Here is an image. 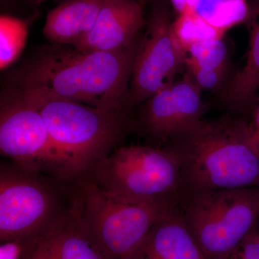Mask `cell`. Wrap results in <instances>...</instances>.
<instances>
[{
    "instance_id": "8",
    "label": "cell",
    "mask_w": 259,
    "mask_h": 259,
    "mask_svg": "<svg viewBox=\"0 0 259 259\" xmlns=\"http://www.w3.org/2000/svg\"><path fill=\"white\" fill-rule=\"evenodd\" d=\"M0 152L25 168L74 181L41 113L20 89L10 84L1 95Z\"/></svg>"
},
{
    "instance_id": "14",
    "label": "cell",
    "mask_w": 259,
    "mask_h": 259,
    "mask_svg": "<svg viewBox=\"0 0 259 259\" xmlns=\"http://www.w3.org/2000/svg\"><path fill=\"white\" fill-rule=\"evenodd\" d=\"M249 32V47L244 66L227 84L222 101L229 110L238 115L253 113L259 90V0L250 4L246 22Z\"/></svg>"
},
{
    "instance_id": "23",
    "label": "cell",
    "mask_w": 259,
    "mask_h": 259,
    "mask_svg": "<svg viewBox=\"0 0 259 259\" xmlns=\"http://www.w3.org/2000/svg\"><path fill=\"white\" fill-rule=\"evenodd\" d=\"M248 134L250 144L259 154V105L255 107L251 120L248 122Z\"/></svg>"
},
{
    "instance_id": "22",
    "label": "cell",
    "mask_w": 259,
    "mask_h": 259,
    "mask_svg": "<svg viewBox=\"0 0 259 259\" xmlns=\"http://www.w3.org/2000/svg\"><path fill=\"white\" fill-rule=\"evenodd\" d=\"M23 245L18 241L2 243L0 259H21Z\"/></svg>"
},
{
    "instance_id": "4",
    "label": "cell",
    "mask_w": 259,
    "mask_h": 259,
    "mask_svg": "<svg viewBox=\"0 0 259 259\" xmlns=\"http://www.w3.org/2000/svg\"><path fill=\"white\" fill-rule=\"evenodd\" d=\"M76 181L59 180L10 161L0 165V241L20 243L45 231L74 207Z\"/></svg>"
},
{
    "instance_id": "17",
    "label": "cell",
    "mask_w": 259,
    "mask_h": 259,
    "mask_svg": "<svg viewBox=\"0 0 259 259\" xmlns=\"http://www.w3.org/2000/svg\"><path fill=\"white\" fill-rule=\"evenodd\" d=\"M171 29L175 40L186 53L194 44L223 38L226 33L193 11H186L179 14L171 24Z\"/></svg>"
},
{
    "instance_id": "3",
    "label": "cell",
    "mask_w": 259,
    "mask_h": 259,
    "mask_svg": "<svg viewBox=\"0 0 259 259\" xmlns=\"http://www.w3.org/2000/svg\"><path fill=\"white\" fill-rule=\"evenodd\" d=\"M19 89L41 113L74 181L88 176L137 130L130 112L97 108L37 89Z\"/></svg>"
},
{
    "instance_id": "11",
    "label": "cell",
    "mask_w": 259,
    "mask_h": 259,
    "mask_svg": "<svg viewBox=\"0 0 259 259\" xmlns=\"http://www.w3.org/2000/svg\"><path fill=\"white\" fill-rule=\"evenodd\" d=\"M21 244V259H105L81 221L79 197L69 212Z\"/></svg>"
},
{
    "instance_id": "19",
    "label": "cell",
    "mask_w": 259,
    "mask_h": 259,
    "mask_svg": "<svg viewBox=\"0 0 259 259\" xmlns=\"http://www.w3.org/2000/svg\"><path fill=\"white\" fill-rule=\"evenodd\" d=\"M189 57L197 64L211 69H226L228 49L223 38L197 42L187 50Z\"/></svg>"
},
{
    "instance_id": "21",
    "label": "cell",
    "mask_w": 259,
    "mask_h": 259,
    "mask_svg": "<svg viewBox=\"0 0 259 259\" xmlns=\"http://www.w3.org/2000/svg\"><path fill=\"white\" fill-rule=\"evenodd\" d=\"M224 259H259V228L249 233Z\"/></svg>"
},
{
    "instance_id": "15",
    "label": "cell",
    "mask_w": 259,
    "mask_h": 259,
    "mask_svg": "<svg viewBox=\"0 0 259 259\" xmlns=\"http://www.w3.org/2000/svg\"><path fill=\"white\" fill-rule=\"evenodd\" d=\"M107 0H68L49 12L44 35L54 45L76 47L91 31Z\"/></svg>"
},
{
    "instance_id": "12",
    "label": "cell",
    "mask_w": 259,
    "mask_h": 259,
    "mask_svg": "<svg viewBox=\"0 0 259 259\" xmlns=\"http://www.w3.org/2000/svg\"><path fill=\"white\" fill-rule=\"evenodd\" d=\"M147 22L135 0H107L91 31L74 47L83 51L110 52L128 47Z\"/></svg>"
},
{
    "instance_id": "18",
    "label": "cell",
    "mask_w": 259,
    "mask_h": 259,
    "mask_svg": "<svg viewBox=\"0 0 259 259\" xmlns=\"http://www.w3.org/2000/svg\"><path fill=\"white\" fill-rule=\"evenodd\" d=\"M28 23L9 16L0 17V69L9 67L18 59L26 44Z\"/></svg>"
},
{
    "instance_id": "6",
    "label": "cell",
    "mask_w": 259,
    "mask_h": 259,
    "mask_svg": "<svg viewBox=\"0 0 259 259\" xmlns=\"http://www.w3.org/2000/svg\"><path fill=\"white\" fill-rule=\"evenodd\" d=\"M81 221L105 259H127L158 221L178 206L136 200L76 180Z\"/></svg>"
},
{
    "instance_id": "9",
    "label": "cell",
    "mask_w": 259,
    "mask_h": 259,
    "mask_svg": "<svg viewBox=\"0 0 259 259\" xmlns=\"http://www.w3.org/2000/svg\"><path fill=\"white\" fill-rule=\"evenodd\" d=\"M169 12L163 5L151 11L140 40L125 100V110L146 102L175 81L187 53L175 40Z\"/></svg>"
},
{
    "instance_id": "5",
    "label": "cell",
    "mask_w": 259,
    "mask_h": 259,
    "mask_svg": "<svg viewBox=\"0 0 259 259\" xmlns=\"http://www.w3.org/2000/svg\"><path fill=\"white\" fill-rule=\"evenodd\" d=\"M177 212L205 259H224L258 226L259 187L185 194Z\"/></svg>"
},
{
    "instance_id": "13",
    "label": "cell",
    "mask_w": 259,
    "mask_h": 259,
    "mask_svg": "<svg viewBox=\"0 0 259 259\" xmlns=\"http://www.w3.org/2000/svg\"><path fill=\"white\" fill-rule=\"evenodd\" d=\"M127 259H205L177 209L158 221Z\"/></svg>"
},
{
    "instance_id": "25",
    "label": "cell",
    "mask_w": 259,
    "mask_h": 259,
    "mask_svg": "<svg viewBox=\"0 0 259 259\" xmlns=\"http://www.w3.org/2000/svg\"><path fill=\"white\" fill-rule=\"evenodd\" d=\"M35 1L36 4L39 5L42 3V2L46 1V0H35Z\"/></svg>"
},
{
    "instance_id": "7",
    "label": "cell",
    "mask_w": 259,
    "mask_h": 259,
    "mask_svg": "<svg viewBox=\"0 0 259 259\" xmlns=\"http://www.w3.org/2000/svg\"><path fill=\"white\" fill-rule=\"evenodd\" d=\"M83 178L100 190L136 200L178 206L183 196L178 162L164 148L120 146Z\"/></svg>"
},
{
    "instance_id": "1",
    "label": "cell",
    "mask_w": 259,
    "mask_h": 259,
    "mask_svg": "<svg viewBox=\"0 0 259 259\" xmlns=\"http://www.w3.org/2000/svg\"><path fill=\"white\" fill-rule=\"evenodd\" d=\"M140 40L139 36L128 47L110 52L61 45L44 48L10 73L9 84L44 90L104 110L127 111L126 96Z\"/></svg>"
},
{
    "instance_id": "24",
    "label": "cell",
    "mask_w": 259,
    "mask_h": 259,
    "mask_svg": "<svg viewBox=\"0 0 259 259\" xmlns=\"http://www.w3.org/2000/svg\"><path fill=\"white\" fill-rule=\"evenodd\" d=\"M148 1H150V0H139V3L142 5V4H144V3H147Z\"/></svg>"
},
{
    "instance_id": "2",
    "label": "cell",
    "mask_w": 259,
    "mask_h": 259,
    "mask_svg": "<svg viewBox=\"0 0 259 259\" xmlns=\"http://www.w3.org/2000/svg\"><path fill=\"white\" fill-rule=\"evenodd\" d=\"M161 148L178 162L183 195L259 187V154L250 144L248 122L243 117L226 114L200 120Z\"/></svg>"
},
{
    "instance_id": "16",
    "label": "cell",
    "mask_w": 259,
    "mask_h": 259,
    "mask_svg": "<svg viewBox=\"0 0 259 259\" xmlns=\"http://www.w3.org/2000/svg\"><path fill=\"white\" fill-rule=\"evenodd\" d=\"M192 11L226 32L233 27L245 23L250 4L247 0H197Z\"/></svg>"
},
{
    "instance_id": "20",
    "label": "cell",
    "mask_w": 259,
    "mask_h": 259,
    "mask_svg": "<svg viewBox=\"0 0 259 259\" xmlns=\"http://www.w3.org/2000/svg\"><path fill=\"white\" fill-rule=\"evenodd\" d=\"M187 74L201 90H215L221 86L226 69H211L204 67L192 58L187 56L185 61Z\"/></svg>"
},
{
    "instance_id": "10",
    "label": "cell",
    "mask_w": 259,
    "mask_h": 259,
    "mask_svg": "<svg viewBox=\"0 0 259 259\" xmlns=\"http://www.w3.org/2000/svg\"><path fill=\"white\" fill-rule=\"evenodd\" d=\"M206 106L202 90L185 74L146 100L137 121L150 146L163 148L171 137L202 120Z\"/></svg>"
}]
</instances>
